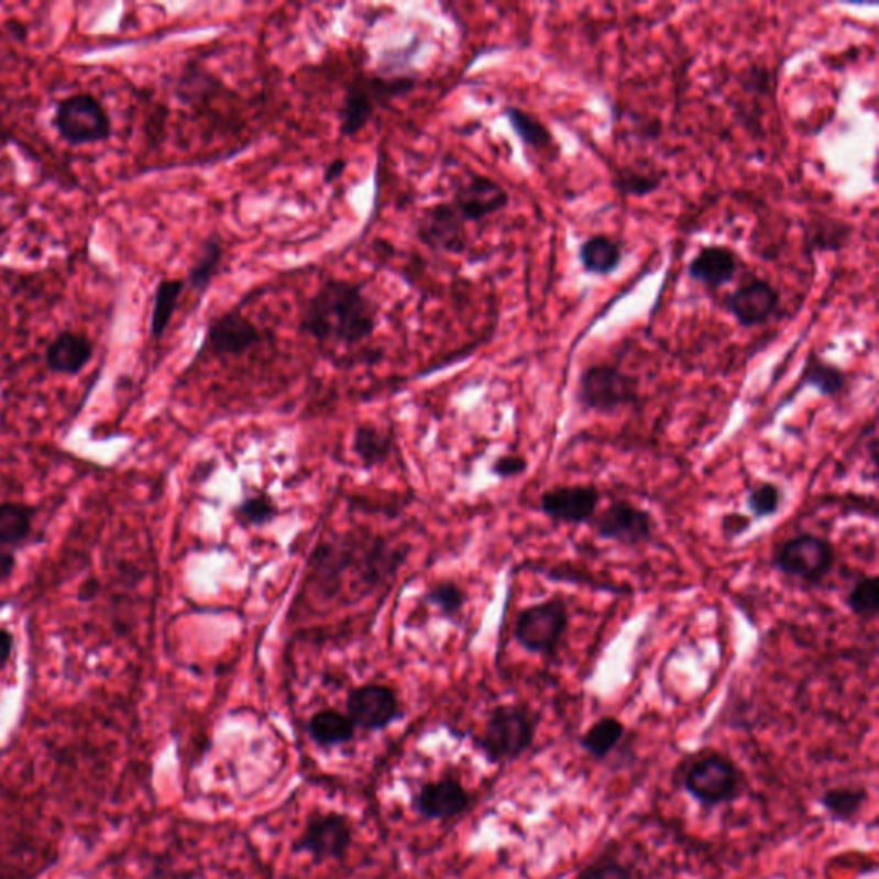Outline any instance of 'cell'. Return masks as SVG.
<instances>
[{"label":"cell","mask_w":879,"mask_h":879,"mask_svg":"<svg viewBox=\"0 0 879 879\" xmlns=\"http://www.w3.org/2000/svg\"><path fill=\"white\" fill-rule=\"evenodd\" d=\"M376 314L361 284L329 278L306 303L299 329L320 345H356L375 333Z\"/></svg>","instance_id":"6da1fadb"},{"label":"cell","mask_w":879,"mask_h":879,"mask_svg":"<svg viewBox=\"0 0 879 879\" xmlns=\"http://www.w3.org/2000/svg\"><path fill=\"white\" fill-rule=\"evenodd\" d=\"M677 782L694 801L712 810L737 801L746 787V777L730 756L716 749H703L680 762Z\"/></svg>","instance_id":"7a4b0ae2"},{"label":"cell","mask_w":879,"mask_h":879,"mask_svg":"<svg viewBox=\"0 0 879 879\" xmlns=\"http://www.w3.org/2000/svg\"><path fill=\"white\" fill-rule=\"evenodd\" d=\"M540 716L523 704H498L490 712L477 749L493 765L513 762L535 744Z\"/></svg>","instance_id":"3957f363"},{"label":"cell","mask_w":879,"mask_h":879,"mask_svg":"<svg viewBox=\"0 0 879 879\" xmlns=\"http://www.w3.org/2000/svg\"><path fill=\"white\" fill-rule=\"evenodd\" d=\"M581 409L596 415H615L639 403V380L618 364L596 363L584 367L575 391Z\"/></svg>","instance_id":"277c9868"},{"label":"cell","mask_w":879,"mask_h":879,"mask_svg":"<svg viewBox=\"0 0 879 879\" xmlns=\"http://www.w3.org/2000/svg\"><path fill=\"white\" fill-rule=\"evenodd\" d=\"M571 626L569 605L562 596L545 600L520 609L514 626L517 645L528 653L557 658Z\"/></svg>","instance_id":"5b68a950"},{"label":"cell","mask_w":879,"mask_h":879,"mask_svg":"<svg viewBox=\"0 0 879 879\" xmlns=\"http://www.w3.org/2000/svg\"><path fill=\"white\" fill-rule=\"evenodd\" d=\"M836 563V548L825 536L799 532L774 548L771 565L785 578L817 586Z\"/></svg>","instance_id":"8992f818"},{"label":"cell","mask_w":879,"mask_h":879,"mask_svg":"<svg viewBox=\"0 0 879 879\" xmlns=\"http://www.w3.org/2000/svg\"><path fill=\"white\" fill-rule=\"evenodd\" d=\"M415 79L363 78L352 81L339 112V130L342 136H356L375 116L376 107L385 100L399 97L415 88Z\"/></svg>","instance_id":"52a82bcc"},{"label":"cell","mask_w":879,"mask_h":879,"mask_svg":"<svg viewBox=\"0 0 879 879\" xmlns=\"http://www.w3.org/2000/svg\"><path fill=\"white\" fill-rule=\"evenodd\" d=\"M55 130L69 145H91L112 134V122L106 107L91 94H76L57 106Z\"/></svg>","instance_id":"ba28073f"},{"label":"cell","mask_w":879,"mask_h":879,"mask_svg":"<svg viewBox=\"0 0 879 879\" xmlns=\"http://www.w3.org/2000/svg\"><path fill=\"white\" fill-rule=\"evenodd\" d=\"M600 540L634 548L653 541L655 519L649 510L629 501H615L590 523Z\"/></svg>","instance_id":"9c48e42d"},{"label":"cell","mask_w":879,"mask_h":879,"mask_svg":"<svg viewBox=\"0 0 879 879\" xmlns=\"http://www.w3.org/2000/svg\"><path fill=\"white\" fill-rule=\"evenodd\" d=\"M266 337L268 336L250 317L239 309H231L211 318L200 352H208L216 358L243 356L263 344Z\"/></svg>","instance_id":"30bf717a"},{"label":"cell","mask_w":879,"mask_h":879,"mask_svg":"<svg viewBox=\"0 0 879 879\" xmlns=\"http://www.w3.org/2000/svg\"><path fill=\"white\" fill-rule=\"evenodd\" d=\"M351 845V821L344 814L325 813L309 817L294 850L309 854L317 862H323L344 859Z\"/></svg>","instance_id":"8fae6325"},{"label":"cell","mask_w":879,"mask_h":879,"mask_svg":"<svg viewBox=\"0 0 879 879\" xmlns=\"http://www.w3.org/2000/svg\"><path fill=\"white\" fill-rule=\"evenodd\" d=\"M416 238L422 246L438 253L461 254L470 244L468 223L450 201L425 208L416 222Z\"/></svg>","instance_id":"7c38bea8"},{"label":"cell","mask_w":879,"mask_h":879,"mask_svg":"<svg viewBox=\"0 0 879 879\" xmlns=\"http://www.w3.org/2000/svg\"><path fill=\"white\" fill-rule=\"evenodd\" d=\"M345 715L354 727L366 732L385 730L403 716L399 697L394 689L382 684H366L352 689L345 701Z\"/></svg>","instance_id":"4fadbf2b"},{"label":"cell","mask_w":879,"mask_h":879,"mask_svg":"<svg viewBox=\"0 0 879 879\" xmlns=\"http://www.w3.org/2000/svg\"><path fill=\"white\" fill-rule=\"evenodd\" d=\"M600 502L602 492L596 485H562L541 493L540 510L553 523L583 526L598 514Z\"/></svg>","instance_id":"5bb4252c"},{"label":"cell","mask_w":879,"mask_h":879,"mask_svg":"<svg viewBox=\"0 0 879 879\" xmlns=\"http://www.w3.org/2000/svg\"><path fill=\"white\" fill-rule=\"evenodd\" d=\"M449 201L465 223H477L507 208L510 196L492 177L473 174L470 179L459 183Z\"/></svg>","instance_id":"9a60e30c"},{"label":"cell","mask_w":879,"mask_h":879,"mask_svg":"<svg viewBox=\"0 0 879 879\" xmlns=\"http://www.w3.org/2000/svg\"><path fill=\"white\" fill-rule=\"evenodd\" d=\"M725 308L743 329L768 323L780 308V293L771 282L752 277L725 299Z\"/></svg>","instance_id":"2e32d148"},{"label":"cell","mask_w":879,"mask_h":879,"mask_svg":"<svg viewBox=\"0 0 879 879\" xmlns=\"http://www.w3.org/2000/svg\"><path fill=\"white\" fill-rule=\"evenodd\" d=\"M471 795L455 777H442L425 783L415 798V807L422 817L435 821L452 820L464 813Z\"/></svg>","instance_id":"e0dca14e"},{"label":"cell","mask_w":879,"mask_h":879,"mask_svg":"<svg viewBox=\"0 0 879 879\" xmlns=\"http://www.w3.org/2000/svg\"><path fill=\"white\" fill-rule=\"evenodd\" d=\"M740 271V256L725 244L701 248L688 265V277L706 290H718L734 281Z\"/></svg>","instance_id":"ac0fdd59"},{"label":"cell","mask_w":879,"mask_h":879,"mask_svg":"<svg viewBox=\"0 0 879 879\" xmlns=\"http://www.w3.org/2000/svg\"><path fill=\"white\" fill-rule=\"evenodd\" d=\"M94 360V344L83 333L61 332L45 352L48 370L57 375H78Z\"/></svg>","instance_id":"d6986e66"},{"label":"cell","mask_w":879,"mask_h":879,"mask_svg":"<svg viewBox=\"0 0 879 879\" xmlns=\"http://www.w3.org/2000/svg\"><path fill=\"white\" fill-rule=\"evenodd\" d=\"M804 387L814 388L821 395L835 399V397L847 391L848 375L840 366H836V364L826 361L825 358H821L816 351H811L805 358L801 378H799L793 394Z\"/></svg>","instance_id":"ffe728a7"},{"label":"cell","mask_w":879,"mask_h":879,"mask_svg":"<svg viewBox=\"0 0 879 879\" xmlns=\"http://www.w3.org/2000/svg\"><path fill=\"white\" fill-rule=\"evenodd\" d=\"M622 259H624V253H622L620 243L609 235H590L579 248V262L583 265L584 271L594 277H606V275L614 274L622 265Z\"/></svg>","instance_id":"44dd1931"},{"label":"cell","mask_w":879,"mask_h":879,"mask_svg":"<svg viewBox=\"0 0 879 879\" xmlns=\"http://www.w3.org/2000/svg\"><path fill=\"white\" fill-rule=\"evenodd\" d=\"M504 113L508 124L526 149L535 150L538 153H550V155L559 157L556 138L543 121L519 107H505Z\"/></svg>","instance_id":"7402d4cb"},{"label":"cell","mask_w":879,"mask_h":879,"mask_svg":"<svg viewBox=\"0 0 879 879\" xmlns=\"http://www.w3.org/2000/svg\"><path fill=\"white\" fill-rule=\"evenodd\" d=\"M309 739L320 747L344 746L356 735V727L345 713L320 710L308 722Z\"/></svg>","instance_id":"603a6c76"},{"label":"cell","mask_w":879,"mask_h":879,"mask_svg":"<svg viewBox=\"0 0 879 879\" xmlns=\"http://www.w3.org/2000/svg\"><path fill=\"white\" fill-rule=\"evenodd\" d=\"M36 510L30 505L0 504V547L14 551L23 547L32 535Z\"/></svg>","instance_id":"cb8c5ba5"},{"label":"cell","mask_w":879,"mask_h":879,"mask_svg":"<svg viewBox=\"0 0 879 879\" xmlns=\"http://www.w3.org/2000/svg\"><path fill=\"white\" fill-rule=\"evenodd\" d=\"M624 735H626V725L620 719L615 716H603L584 732L579 744L591 758L605 759L609 752L617 749Z\"/></svg>","instance_id":"d4e9b609"},{"label":"cell","mask_w":879,"mask_h":879,"mask_svg":"<svg viewBox=\"0 0 879 879\" xmlns=\"http://www.w3.org/2000/svg\"><path fill=\"white\" fill-rule=\"evenodd\" d=\"M184 289H186V282L180 278H164L158 284L155 297H153L152 323H150L153 339H161L164 336L168 323L176 314Z\"/></svg>","instance_id":"484cf974"},{"label":"cell","mask_w":879,"mask_h":879,"mask_svg":"<svg viewBox=\"0 0 879 879\" xmlns=\"http://www.w3.org/2000/svg\"><path fill=\"white\" fill-rule=\"evenodd\" d=\"M223 253H226V250H223V244L220 243L219 239H207L204 246H201L198 259L189 268L188 281H184L186 286L195 290L198 296H204L217 272H219L220 265H222Z\"/></svg>","instance_id":"4316f807"},{"label":"cell","mask_w":879,"mask_h":879,"mask_svg":"<svg viewBox=\"0 0 879 879\" xmlns=\"http://www.w3.org/2000/svg\"><path fill=\"white\" fill-rule=\"evenodd\" d=\"M866 801H868V790L857 787H835L821 795V804L826 813L840 823H853L862 813Z\"/></svg>","instance_id":"83f0119b"},{"label":"cell","mask_w":879,"mask_h":879,"mask_svg":"<svg viewBox=\"0 0 879 879\" xmlns=\"http://www.w3.org/2000/svg\"><path fill=\"white\" fill-rule=\"evenodd\" d=\"M845 606L850 614L860 620L871 622L879 614V579L878 575L862 574L854 581L844 596Z\"/></svg>","instance_id":"f1b7e54d"},{"label":"cell","mask_w":879,"mask_h":879,"mask_svg":"<svg viewBox=\"0 0 879 879\" xmlns=\"http://www.w3.org/2000/svg\"><path fill=\"white\" fill-rule=\"evenodd\" d=\"M663 184V174L653 168H636L633 165L617 168L614 186L622 196L630 198H642V196L653 195Z\"/></svg>","instance_id":"f546056e"},{"label":"cell","mask_w":879,"mask_h":879,"mask_svg":"<svg viewBox=\"0 0 879 879\" xmlns=\"http://www.w3.org/2000/svg\"><path fill=\"white\" fill-rule=\"evenodd\" d=\"M850 234H853V227L847 222L825 217V219L811 222L805 238H807V246L811 250L840 251L847 246Z\"/></svg>","instance_id":"4dcf8cb0"},{"label":"cell","mask_w":879,"mask_h":879,"mask_svg":"<svg viewBox=\"0 0 879 879\" xmlns=\"http://www.w3.org/2000/svg\"><path fill=\"white\" fill-rule=\"evenodd\" d=\"M352 450L366 468L385 462L392 452V438L376 427H361L354 433Z\"/></svg>","instance_id":"1f68e13d"},{"label":"cell","mask_w":879,"mask_h":879,"mask_svg":"<svg viewBox=\"0 0 879 879\" xmlns=\"http://www.w3.org/2000/svg\"><path fill=\"white\" fill-rule=\"evenodd\" d=\"M783 490L773 481H759L750 486L746 496V507L755 520L777 516L782 507Z\"/></svg>","instance_id":"d6a6232c"},{"label":"cell","mask_w":879,"mask_h":879,"mask_svg":"<svg viewBox=\"0 0 879 879\" xmlns=\"http://www.w3.org/2000/svg\"><path fill=\"white\" fill-rule=\"evenodd\" d=\"M425 600L430 605L437 606L447 617H453V615H458L464 608L465 602H468V594L458 583L442 581V583L433 584L427 591Z\"/></svg>","instance_id":"836d02e7"},{"label":"cell","mask_w":879,"mask_h":879,"mask_svg":"<svg viewBox=\"0 0 879 879\" xmlns=\"http://www.w3.org/2000/svg\"><path fill=\"white\" fill-rule=\"evenodd\" d=\"M235 517L243 524L250 526H263L271 523L277 516V507L271 496L251 495L246 496L235 508Z\"/></svg>","instance_id":"e575fe53"},{"label":"cell","mask_w":879,"mask_h":879,"mask_svg":"<svg viewBox=\"0 0 879 879\" xmlns=\"http://www.w3.org/2000/svg\"><path fill=\"white\" fill-rule=\"evenodd\" d=\"M579 879H637V875L627 864L614 857L603 856L602 859L587 866Z\"/></svg>","instance_id":"d590c367"},{"label":"cell","mask_w":879,"mask_h":879,"mask_svg":"<svg viewBox=\"0 0 879 879\" xmlns=\"http://www.w3.org/2000/svg\"><path fill=\"white\" fill-rule=\"evenodd\" d=\"M528 459L517 455V453H507V455H501L493 462L492 473L502 477V480H508V477L523 476L528 471Z\"/></svg>","instance_id":"8d00e7d4"},{"label":"cell","mask_w":879,"mask_h":879,"mask_svg":"<svg viewBox=\"0 0 879 879\" xmlns=\"http://www.w3.org/2000/svg\"><path fill=\"white\" fill-rule=\"evenodd\" d=\"M750 519L744 514L739 513H730L725 514L722 519V531L727 538L728 541L735 540V538H739L743 532H746L749 529Z\"/></svg>","instance_id":"74e56055"},{"label":"cell","mask_w":879,"mask_h":879,"mask_svg":"<svg viewBox=\"0 0 879 879\" xmlns=\"http://www.w3.org/2000/svg\"><path fill=\"white\" fill-rule=\"evenodd\" d=\"M12 649H14V636L11 630L0 627V669H4L11 660Z\"/></svg>","instance_id":"f35d334b"},{"label":"cell","mask_w":879,"mask_h":879,"mask_svg":"<svg viewBox=\"0 0 879 879\" xmlns=\"http://www.w3.org/2000/svg\"><path fill=\"white\" fill-rule=\"evenodd\" d=\"M14 569H17L14 551L0 547V583H4L6 579L11 578Z\"/></svg>","instance_id":"ab89813d"},{"label":"cell","mask_w":879,"mask_h":879,"mask_svg":"<svg viewBox=\"0 0 879 879\" xmlns=\"http://www.w3.org/2000/svg\"><path fill=\"white\" fill-rule=\"evenodd\" d=\"M98 593H100V583H98L97 578H90L85 581V583L79 586L78 590V600L79 602H94L97 598Z\"/></svg>","instance_id":"60d3db41"},{"label":"cell","mask_w":879,"mask_h":879,"mask_svg":"<svg viewBox=\"0 0 879 879\" xmlns=\"http://www.w3.org/2000/svg\"><path fill=\"white\" fill-rule=\"evenodd\" d=\"M344 171L345 161H342V158H339V161H333L332 164L327 167V171H325V183H333V180L339 179Z\"/></svg>","instance_id":"b9f144b4"}]
</instances>
